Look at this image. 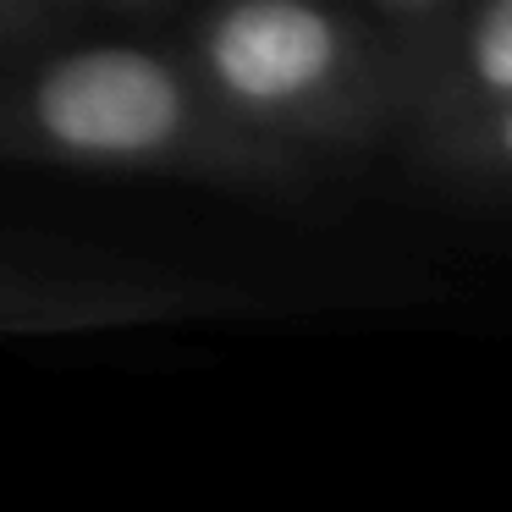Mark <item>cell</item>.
I'll use <instances>...</instances> for the list:
<instances>
[{
	"label": "cell",
	"mask_w": 512,
	"mask_h": 512,
	"mask_svg": "<svg viewBox=\"0 0 512 512\" xmlns=\"http://www.w3.org/2000/svg\"><path fill=\"white\" fill-rule=\"evenodd\" d=\"M34 116L72 155H155L182 133V83L144 50H83L39 78Z\"/></svg>",
	"instance_id": "1"
},
{
	"label": "cell",
	"mask_w": 512,
	"mask_h": 512,
	"mask_svg": "<svg viewBox=\"0 0 512 512\" xmlns=\"http://www.w3.org/2000/svg\"><path fill=\"white\" fill-rule=\"evenodd\" d=\"M501 144H507V155H512V116L501 122Z\"/></svg>",
	"instance_id": "4"
},
{
	"label": "cell",
	"mask_w": 512,
	"mask_h": 512,
	"mask_svg": "<svg viewBox=\"0 0 512 512\" xmlns=\"http://www.w3.org/2000/svg\"><path fill=\"white\" fill-rule=\"evenodd\" d=\"M342 39L303 0H243L210 28V67L248 105H287L331 78Z\"/></svg>",
	"instance_id": "2"
},
{
	"label": "cell",
	"mask_w": 512,
	"mask_h": 512,
	"mask_svg": "<svg viewBox=\"0 0 512 512\" xmlns=\"http://www.w3.org/2000/svg\"><path fill=\"white\" fill-rule=\"evenodd\" d=\"M468 61H474V78L490 94L512 100V0H490L474 23L468 39Z\"/></svg>",
	"instance_id": "3"
}]
</instances>
